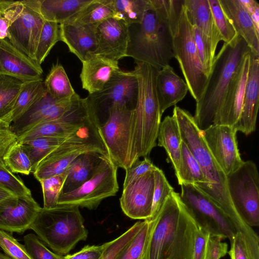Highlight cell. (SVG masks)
Here are the masks:
<instances>
[{"instance_id": "cell-1", "label": "cell", "mask_w": 259, "mask_h": 259, "mask_svg": "<svg viewBox=\"0 0 259 259\" xmlns=\"http://www.w3.org/2000/svg\"><path fill=\"white\" fill-rule=\"evenodd\" d=\"M150 221L143 259H192L198 225L182 202L180 193L173 191Z\"/></svg>"}, {"instance_id": "cell-2", "label": "cell", "mask_w": 259, "mask_h": 259, "mask_svg": "<svg viewBox=\"0 0 259 259\" xmlns=\"http://www.w3.org/2000/svg\"><path fill=\"white\" fill-rule=\"evenodd\" d=\"M172 115L178 123L182 141L198 162L206 180L207 183L201 191L225 212L236 232L241 233L246 240L251 239L255 231L236 211L229 194L227 176L210 152L203 139L202 131L197 126L193 116L176 106Z\"/></svg>"}, {"instance_id": "cell-3", "label": "cell", "mask_w": 259, "mask_h": 259, "mask_svg": "<svg viewBox=\"0 0 259 259\" xmlns=\"http://www.w3.org/2000/svg\"><path fill=\"white\" fill-rule=\"evenodd\" d=\"M250 49L239 35L229 43L224 42L215 56L204 90L196 101L193 116L202 131L214 123L232 76L243 57Z\"/></svg>"}, {"instance_id": "cell-4", "label": "cell", "mask_w": 259, "mask_h": 259, "mask_svg": "<svg viewBox=\"0 0 259 259\" xmlns=\"http://www.w3.org/2000/svg\"><path fill=\"white\" fill-rule=\"evenodd\" d=\"M133 70L138 82L134 108V143L139 158L146 157L156 146L162 114L156 92L158 69L149 64L136 62Z\"/></svg>"}, {"instance_id": "cell-5", "label": "cell", "mask_w": 259, "mask_h": 259, "mask_svg": "<svg viewBox=\"0 0 259 259\" xmlns=\"http://www.w3.org/2000/svg\"><path fill=\"white\" fill-rule=\"evenodd\" d=\"M30 229L55 253L67 255L80 241L87 240L88 231L76 206L57 204L41 207Z\"/></svg>"}, {"instance_id": "cell-6", "label": "cell", "mask_w": 259, "mask_h": 259, "mask_svg": "<svg viewBox=\"0 0 259 259\" xmlns=\"http://www.w3.org/2000/svg\"><path fill=\"white\" fill-rule=\"evenodd\" d=\"M100 125L94 117L66 139L41 160L33 171L40 180L60 174L80 155L95 152L109 156L99 133Z\"/></svg>"}, {"instance_id": "cell-7", "label": "cell", "mask_w": 259, "mask_h": 259, "mask_svg": "<svg viewBox=\"0 0 259 259\" xmlns=\"http://www.w3.org/2000/svg\"><path fill=\"white\" fill-rule=\"evenodd\" d=\"M138 25L133 37L131 38L127 57L158 70L169 65L174 54L169 27L158 19L150 6L142 22Z\"/></svg>"}, {"instance_id": "cell-8", "label": "cell", "mask_w": 259, "mask_h": 259, "mask_svg": "<svg viewBox=\"0 0 259 259\" xmlns=\"http://www.w3.org/2000/svg\"><path fill=\"white\" fill-rule=\"evenodd\" d=\"M99 133L109 157L118 167L125 170L139 159L134 143V109L125 105L112 106Z\"/></svg>"}, {"instance_id": "cell-9", "label": "cell", "mask_w": 259, "mask_h": 259, "mask_svg": "<svg viewBox=\"0 0 259 259\" xmlns=\"http://www.w3.org/2000/svg\"><path fill=\"white\" fill-rule=\"evenodd\" d=\"M10 22L7 38L15 48L35 61V52L45 22L39 0H0Z\"/></svg>"}, {"instance_id": "cell-10", "label": "cell", "mask_w": 259, "mask_h": 259, "mask_svg": "<svg viewBox=\"0 0 259 259\" xmlns=\"http://www.w3.org/2000/svg\"><path fill=\"white\" fill-rule=\"evenodd\" d=\"M172 41L174 57L179 64L189 91L196 102L204 90L208 76L199 58L192 26L184 2L176 29L172 35Z\"/></svg>"}, {"instance_id": "cell-11", "label": "cell", "mask_w": 259, "mask_h": 259, "mask_svg": "<svg viewBox=\"0 0 259 259\" xmlns=\"http://www.w3.org/2000/svg\"><path fill=\"white\" fill-rule=\"evenodd\" d=\"M117 168L109 156L103 155L91 178L77 189L61 194L57 204L96 209L104 199L118 192Z\"/></svg>"}, {"instance_id": "cell-12", "label": "cell", "mask_w": 259, "mask_h": 259, "mask_svg": "<svg viewBox=\"0 0 259 259\" xmlns=\"http://www.w3.org/2000/svg\"><path fill=\"white\" fill-rule=\"evenodd\" d=\"M227 176L229 194L240 218L250 227L259 226V176L255 163L243 161Z\"/></svg>"}, {"instance_id": "cell-13", "label": "cell", "mask_w": 259, "mask_h": 259, "mask_svg": "<svg viewBox=\"0 0 259 259\" xmlns=\"http://www.w3.org/2000/svg\"><path fill=\"white\" fill-rule=\"evenodd\" d=\"M180 186V198L197 224L210 234L227 238L231 242L236 231L221 208L195 185L182 183Z\"/></svg>"}, {"instance_id": "cell-14", "label": "cell", "mask_w": 259, "mask_h": 259, "mask_svg": "<svg viewBox=\"0 0 259 259\" xmlns=\"http://www.w3.org/2000/svg\"><path fill=\"white\" fill-rule=\"evenodd\" d=\"M138 94V82L133 70L121 69L113 74L100 91L89 94L91 104L100 126L106 120L108 110L116 104L134 109Z\"/></svg>"}, {"instance_id": "cell-15", "label": "cell", "mask_w": 259, "mask_h": 259, "mask_svg": "<svg viewBox=\"0 0 259 259\" xmlns=\"http://www.w3.org/2000/svg\"><path fill=\"white\" fill-rule=\"evenodd\" d=\"M94 117L96 116L87 97H79L62 116L37 124L17 136V140L24 141L41 137L66 138Z\"/></svg>"}, {"instance_id": "cell-16", "label": "cell", "mask_w": 259, "mask_h": 259, "mask_svg": "<svg viewBox=\"0 0 259 259\" xmlns=\"http://www.w3.org/2000/svg\"><path fill=\"white\" fill-rule=\"evenodd\" d=\"M236 133L233 126L221 124H212L202 131L210 152L226 176L243 162L238 148Z\"/></svg>"}, {"instance_id": "cell-17", "label": "cell", "mask_w": 259, "mask_h": 259, "mask_svg": "<svg viewBox=\"0 0 259 259\" xmlns=\"http://www.w3.org/2000/svg\"><path fill=\"white\" fill-rule=\"evenodd\" d=\"M154 187V171L146 173L123 187L119 201L123 213L134 220H149L151 213Z\"/></svg>"}, {"instance_id": "cell-18", "label": "cell", "mask_w": 259, "mask_h": 259, "mask_svg": "<svg viewBox=\"0 0 259 259\" xmlns=\"http://www.w3.org/2000/svg\"><path fill=\"white\" fill-rule=\"evenodd\" d=\"M41 208L32 196H13L0 201V230L23 234L30 229Z\"/></svg>"}, {"instance_id": "cell-19", "label": "cell", "mask_w": 259, "mask_h": 259, "mask_svg": "<svg viewBox=\"0 0 259 259\" xmlns=\"http://www.w3.org/2000/svg\"><path fill=\"white\" fill-rule=\"evenodd\" d=\"M250 52L243 57L233 74L213 124L233 126L238 121L247 81Z\"/></svg>"}, {"instance_id": "cell-20", "label": "cell", "mask_w": 259, "mask_h": 259, "mask_svg": "<svg viewBox=\"0 0 259 259\" xmlns=\"http://www.w3.org/2000/svg\"><path fill=\"white\" fill-rule=\"evenodd\" d=\"M130 27L122 20L113 17L104 21L97 27L98 46L93 53L117 61L127 57Z\"/></svg>"}, {"instance_id": "cell-21", "label": "cell", "mask_w": 259, "mask_h": 259, "mask_svg": "<svg viewBox=\"0 0 259 259\" xmlns=\"http://www.w3.org/2000/svg\"><path fill=\"white\" fill-rule=\"evenodd\" d=\"M41 66L13 46L8 39H0V75L23 82L42 78Z\"/></svg>"}, {"instance_id": "cell-22", "label": "cell", "mask_w": 259, "mask_h": 259, "mask_svg": "<svg viewBox=\"0 0 259 259\" xmlns=\"http://www.w3.org/2000/svg\"><path fill=\"white\" fill-rule=\"evenodd\" d=\"M259 106V56L250 52V64L239 118L233 126L247 136L256 128Z\"/></svg>"}, {"instance_id": "cell-23", "label": "cell", "mask_w": 259, "mask_h": 259, "mask_svg": "<svg viewBox=\"0 0 259 259\" xmlns=\"http://www.w3.org/2000/svg\"><path fill=\"white\" fill-rule=\"evenodd\" d=\"M80 96L77 95L70 100L58 101L52 99L47 93L31 108L10 125V128L18 136L41 123L62 116Z\"/></svg>"}, {"instance_id": "cell-24", "label": "cell", "mask_w": 259, "mask_h": 259, "mask_svg": "<svg viewBox=\"0 0 259 259\" xmlns=\"http://www.w3.org/2000/svg\"><path fill=\"white\" fill-rule=\"evenodd\" d=\"M80 78L82 88L92 94L101 91L114 73L120 70L118 61L89 52L82 62Z\"/></svg>"}, {"instance_id": "cell-25", "label": "cell", "mask_w": 259, "mask_h": 259, "mask_svg": "<svg viewBox=\"0 0 259 259\" xmlns=\"http://www.w3.org/2000/svg\"><path fill=\"white\" fill-rule=\"evenodd\" d=\"M97 27L68 23L59 24L60 41L82 62L89 52H94L98 46Z\"/></svg>"}, {"instance_id": "cell-26", "label": "cell", "mask_w": 259, "mask_h": 259, "mask_svg": "<svg viewBox=\"0 0 259 259\" xmlns=\"http://www.w3.org/2000/svg\"><path fill=\"white\" fill-rule=\"evenodd\" d=\"M156 88L162 115L166 109L182 100L189 91L185 81L169 65L158 70Z\"/></svg>"}, {"instance_id": "cell-27", "label": "cell", "mask_w": 259, "mask_h": 259, "mask_svg": "<svg viewBox=\"0 0 259 259\" xmlns=\"http://www.w3.org/2000/svg\"><path fill=\"white\" fill-rule=\"evenodd\" d=\"M225 13L232 22L237 33L241 36L251 52L259 56V32L251 17L239 0H219Z\"/></svg>"}, {"instance_id": "cell-28", "label": "cell", "mask_w": 259, "mask_h": 259, "mask_svg": "<svg viewBox=\"0 0 259 259\" xmlns=\"http://www.w3.org/2000/svg\"><path fill=\"white\" fill-rule=\"evenodd\" d=\"M184 3L190 23L200 30L215 53L217 45L222 40L208 0H184Z\"/></svg>"}, {"instance_id": "cell-29", "label": "cell", "mask_w": 259, "mask_h": 259, "mask_svg": "<svg viewBox=\"0 0 259 259\" xmlns=\"http://www.w3.org/2000/svg\"><path fill=\"white\" fill-rule=\"evenodd\" d=\"M103 155L85 153L76 158L68 166L67 177L61 194L73 191L90 179L96 170Z\"/></svg>"}, {"instance_id": "cell-30", "label": "cell", "mask_w": 259, "mask_h": 259, "mask_svg": "<svg viewBox=\"0 0 259 259\" xmlns=\"http://www.w3.org/2000/svg\"><path fill=\"white\" fill-rule=\"evenodd\" d=\"M157 140L158 146L166 151L177 176L181 166L182 139L178 123L174 116H167L161 122Z\"/></svg>"}, {"instance_id": "cell-31", "label": "cell", "mask_w": 259, "mask_h": 259, "mask_svg": "<svg viewBox=\"0 0 259 259\" xmlns=\"http://www.w3.org/2000/svg\"><path fill=\"white\" fill-rule=\"evenodd\" d=\"M47 93L42 79L24 82L15 104L4 123L10 126Z\"/></svg>"}, {"instance_id": "cell-32", "label": "cell", "mask_w": 259, "mask_h": 259, "mask_svg": "<svg viewBox=\"0 0 259 259\" xmlns=\"http://www.w3.org/2000/svg\"><path fill=\"white\" fill-rule=\"evenodd\" d=\"M92 1L39 0V9L45 20L59 24L69 20Z\"/></svg>"}, {"instance_id": "cell-33", "label": "cell", "mask_w": 259, "mask_h": 259, "mask_svg": "<svg viewBox=\"0 0 259 259\" xmlns=\"http://www.w3.org/2000/svg\"><path fill=\"white\" fill-rule=\"evenodd\" d=\"M44 83L47 94L54 100H70L78 95L72 88L64 67L59 63L52 66Z\"/></svg>"}, {"instance_id": "cell-34", "label": "cell", "mask_w": 259, "mask_h": 259, "mask_svg": "<svg viewBox=\"0 0 259 259\" xmlns=\"http://www.w3.org/2000/svg\"><path fill=\"white\" fill-rule=\"evenodd\" d=\"M113 12L115 18L130 26L140 24L149 8V0H103Z\"/></svg>"}, {"instance_id": "cell-35", "label": "cell", "mask_w": 259, "mask_h": 259, "mask_svg": "<svg viewBox=\"0 0 259 259\" xmlns=\"http://www.w3.org/2000/svg\"><path fill=\"white\" fill-rule=\"evenodd\" d=\"M181 166L176 176L179 185L182 183L195 185L200 190L206 186V181L198 162L182 141L181 146Z\"/></svg>"}, {"instance_id": "cell-36", "label": "cell", "mask_w": 259, "mask_h": 259, "mask_svg": "<svg viewBox=\"0 0 259 259\" xmlns=\"http://www.w3.org/2000/svg\"><path fill=\"white\" fill-rule=\"evenodd\" d=\"M113 17V12L103 0H92L65 23L97 27L106 20Z\"/></svg>"}, {"instance_id": "cell-37", "label": "cell", "mask_w": 259, "mask_h": 259, "mask_svg": "<svg viewBox=\"0 0 259 259\" xmlns=\"http://www.w3.org/2000/svg\"><path fill=\"white\" fill-rule=\"evenodd\" d=\"M66 138L41 137L20 141L30 159L32 172L39 162L60 145Z\"/></svg>"}, {"instance_id": "cell-38", "label": "cell", "mask_w": 259, "mask_h": 259, "mask_svg": "<svg viewBox=\"0 0 259 259\" xmlns=\"http://www.w3.org/2000/svg\"><path fill=\"white\" fill-rule=\"evenodd\" d=\"M24 82L13 77L0 75V122L11 111Z\"/></svg>"}, {"instance_id": "cell-39", "label": "cell", "mask_w": 259, "mask_h": 259, "mask_svg": "<svg viewBox=\"0 0 259 259\" xmlns=\"http://www.w3.org/2000/svg\"><path fill=\"white\" fill-rule=\"evenodd\" d=\"M184 0H149L158 19L167 25L172 35L176 30Z\"/></svg>"}, {"instance_id": "cell-40", "label": "cell", "mask_w": 259, "mask_h": 259, "mask_svg": "<svg viewBox=\"0 0 259 259\" xmlns=\"http://www.w3.org/2000/svg\"><path fill=\"white\" fill-rule=\"evenodd\" d=\"M3 160L13 173L28 175L32 172L30 159L22 143L18 140L9 148L3 156Z\"/></svg>"}, {"instance_id": "cell-41", "label": "cell", "mask_w": 259, "mask_h": 259, "mask_svg": "<svg viewBox=\"0 0 259 259\" xmlns=\"http://www.w3.org/2000/svg\"><path fill=\"white\" fill-rule=\"evenodd\" d=\"M58 41L59 24L45 20L35 52V61L40 65Z\"/></svg>"}, {"instance_id": "cell-42", "label": "cell", "mask_w": 259, "mask_h": 259, "mask_svg": "<svg viewBox=\"0 0 259 259\" xmlns=\"http://www.w3.org/2000/svg\"><path fill=\"white\" fill-rule=\"evenodd\" d=\"M154 187L151 213L149 221L153 220L157 215L166 199L174 189L167 181L163 171L158 167L154 171Z\"/></svg>"}, {"instance_id": "cell-43", "label": "cell", "mask_w": 259, "mask_h": 259, "mask_svg": "<svg viewBox=\"0 0 259 259\" xmlns=\"http://www.w3.org/2000/svg\"><path fill=\"white\" fill-rule=\"evenodd\" d=\"M151 226V222L144 224L133 239L120 253L117 259H143Z\"/></svg>"}, {"instance_id": "cell-44", "label": "cell", "mask_w": 259, "mask_h": 259, "mask_svg": "<svg viewBox=\"0 0 259 259\" xmlns=\"http://www.w3.org/2000/svg\"><path fill=\"white\" fill-rule=\"evenodd\" d=\"M67 175L65 170L60 174L39 181L42 191L44 208H51L57 205Z\"/></svg>"}, {"instance_id": "cell-45", "label": "cell", "mask_w": 259, "mask_h": 259, "mask_svg": "<svg viewBox=\"0 0 259 259\" xmlns=\"http://www.w3.org/2000/svg\"><path fill=\"white\" fill-rule=\"evenodd\" d=\"M144 224V221L135 223L121 235L107 242V245L99 259H117L129 244Z\"/></svg>"}, {"instance_id": "cell-46", "label": "cell", "mask_w": 259, "mask_h": 259, "mask_svg": "<svg viewBox=\"0 0 259 259\" xmlns=\"http://www.w3.org/2000/svg\"><path fill=\"white\" fill-rule=\"evenodd\" d=\"M215 24L222 40L226 43L232 41L237 36L232 22L225 13L219 0H208Z\"/></svg>"}, {"instance_id": "cell-47", "label": "cell", "mask_w": 259, "mask_h": 259, "mask_svg": "<svg viewBox=\"0 0 259 259\" xmlns=\"http://www.w3.org/2000/svg\"><path fill=\"white\" fill-rule=\"evenodd\" d=\"M0 185L17 197L32 196L31 191L7 167L3 159L0 160Z\"/></svg>"}, {"instance_id": "cell-48", "label": "cell", "mask_w": 259, "mask_h": 259, "mask_svg": "<svg viewBox=\"0 0 259 259\" xmlns=\"http://www.w3.org/2000/svg\"><path fill=\"white\" fill-rule=\"evenodd\" d=\"M195 44L199 59L207 75L211 71L215 53L213 52L208 40L204 37L200 30L195 26L192 25Z\"/></svg>"}, {"instance_id": "cell-49", "label": "cell", "mask_w": 259, "mask_h": 259, "mask_svg": "<svg viewBox=\"0 0 259 259\" xmlns=\"http://www.w3.org/2000/svg\"><path fill=\"white\" fill-rule=\"evenodd\" d=\"M24 246L31 259H63L61 255L51 251L47 246L33 234L23 237Z\"/></svg>"}, {"instance_id": "cell-50", "label": "cell", "mask_w": 259, "mask_h": 259, "mask_svg": "<svg viewBox=\"0 0 259 259\" xmlns=\"http://www.w3.org/2000/svg\"><path fill=\"white\" fill-rule=\"evenodd\" d=\"M0 247L10 259H31L24 245L9 233L0 230Z\"/></svg>"}, {"instance_id": "cell-51", "label": "cell", "mask_w": 259, "mask_h": 259, "mask_svg": "<svg viewBox=\"0 0 259 259\" xmlns=\"http://www.w3.org/2000/svg\"><path fill=\"white\" fill-rule=\"evenodd\" d=\"M157 168L147 157L144 159L137 160L130 167L125 169V177L123 184V187L133 183L149 171H153Z\"/></svg>"}, {"instance_id": "cell-52", "label": "cell", "mask_w": 259, "mask_h": 259, "mask_svg": "<svg viewBox=\"0 0 259 259\" xmlns=\"http://www.w3.org/2000/svg\"><path fill=\"white\" fill-rule=\"evenodd\" d=\"M220 236L208 233L206 259H221L228 253V245Z\"/></svg>"}, {"instance_id": "cell-53", "label": "cell", "mask_w": 259, "mask_h": 259, "mask_svg": "<svg viewBox=\"0 0 259 259\" xmlns=\"http://www.w3.org/2000/svg\"><path fill=\"white\" fill-rule=\"evenodd\" d=\"M107 242L100 245H86L79 251L63 255V259H99L105 250Z\"/></svg>"}, {"instance_id": "cell-54", "label": "cell", "mask_w": 259, "mask_h": 259, "mask_svg": "<svg viewBox=\"0 0 259 259\" xmlns=\"http://www.w3.org/2000/svg\"><path fill=\"white\" fill-rule=\"evenodd\" d=\"M208 233L198 225L195 234L192 259H206Z\"/></svg>"}, {"instance_id": "cell-55", "label": "cell", "mask_w": 259, "mask_h": 259, "mask_svg": "<svg viewBox=\"0 0 259 259\" xmlns=\"http://www.w3.org/2000/svg\"><path fill=\"white\" fill-rule=\"evenodd\" d=\"M231 248L228 253L231 259H249L242 234L236 232L230 242Z\"/></svg>"}, {"instance_id": "cell-56", "label": "cell", "mask_w": 259, "mask_h": 259, "mask_svg": "<svg viewBox=\"0 0 259 259\" xmlns=\"http://www.w3.org/2000/svg\"><path fill=\"white\" fill-rule=\"evenodd\" d=\"M17 141V136L11 130L10 126L0 122V160L9 148Z\"/></svg>"}, {"instance_id": "cell-57", "label": "cell", "mask_w": 259, "mask_h": 259, "mask_svg": "<svg viewBox=\"0 0 259 259\" xmlns=\"http://www.w3.org/2000/svg\"><path fill=\"white\" fill-rule=\"evenodd\" d=\"M10 23V22L7 12L0 3V39L7 38Z\"/></svg>"}, {"instance_id": "cell-58", "label": "cell", "mask_w": 259, "mask_h": 259, "mask_svg": "<svg viewBox=\"0 0 259 259\" xmlns=\"http://www.w3.org/2000/svg\"><path fill=\"white\" fill-rule=\"evenodd\" d=\"M13 196H16L10 191L0 185V201Z\"/></svg>"}, {"instance_id": "cell-59", "label": "cell", "mask_w": 259, "mask_h": 259, "mask_svg": "<svg viewBox=\"0 0 259 259\" xmlns=\"http://www.w3.org/2000/svg\"><path fill=\"white\" fill-rule=\"evenodd\" d=\"M0 259H10L9 257H8L6 254L2 253L0 251Z\"/></svg>"}]
</instances>
